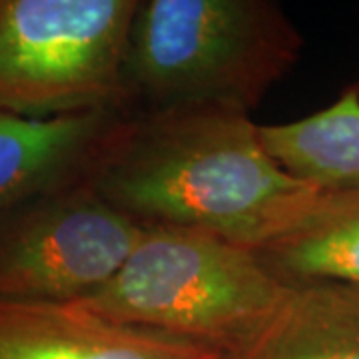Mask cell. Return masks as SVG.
Masks as SVG:
<instances>
[{
	"mask_svg": "<svg viewBox=\"0 0 359 359\" xmlns=\"http://www.w3.org/2000/svg\"><path fill=\"white\" fill-rule=\"evenodd\" d=\"M142 226H180L257 250L320 190L269 154L252 116L168 110L128 116L86 178Z\"/></svg>",
	"mask_w": 359,
	"mask_h": 359,
	"instance_id": "1",
	"label": "cell"
},
{
	"mask_svg": "<svg viewBox=\"0 0 359 359\" xmlns=\"http://www.w3.org/2000/svg\"><path fill=\"white\" fill-rule=\"evenodd\" d=\"M302 50V32L271 0H144L126 54L130 108L252 116Z\"/></svg>",
	"mask_w": 359,
	"mask_h": 359,
	"instance_id": "2",
	"label": "cell"
},
{
	"mask_svg": "<svg viewBox=\"0 0 359 359\" xmlns=\"http://www.w3.org/2000/svg\"><path fill=\"white\" fill-rule=\"evenodd\" d=\"M290 290L254 250L208 231L158 224L144 226L114 278L74 306L233 359L268 330Z\"/></svg>",
	"mask_w": 359,
	"mask_h": 359,
	"instance_id": "3",
	"label": "cell"
},
{
	"mask_svg": "<svg viewBox=\"0 0 359 359\" xmlns=\"http://www.w3.org/2000/svg\"><path fill=\"white\" fill-rule=\"evenodd\" d=\"M140 0H0V112H128L126 54Z\"/></svg>",
	"mask_w": 359,
	"mask_h": 359,
	"instance_id": "4",
	"label": "cell"
},
{
	"mask_svg": "<svg viewBox=\"0 0 359 359\" xmlns=\"http://www.w3.org/2000/svg\"><path fill=\"white\" fill-rule=\"evenodd\" d=\"M142 231L86 178L34 196L0 214V299H86L118 273Z\"/></svg>",
	"mask_w": 359,
	"mask_h": 359,
	"instance_id": "5",
	"label": "cell"
},
{
	"mask_svg": "<svg viewBox=\"0 0 359 359\" xmlns=\"http://www.w3.org/2000/svg\"><path fill=\"white\" fill-rule=\"evenodd\" d=\"M0 359H231L214 347L102 320L74 304L0 299Z\"/></svg>",
	"mask_w": 359,
	"mask_h": 359,
	"instance_id": "6",
	"label": "cell"
},
{
	"mask_svg": "<svg viewBox=\"0 0 359 359\" xmlns=\"http://www.w3.org/2000/svg\"><path fill=\"white\" fill-rule=\"evenodd\" d=\"M128 112L22 118L0 112V214L88 178Z\"/></svg>",
	"mask_w": 359,
	"mask_h": 359,
	"instance_id": "7",
	"label": "cell"
},
{
	"mask_svg": "<svg viewBox=\"0 0 359 359\" xmlns=\"http://www.w3.org/2000/svg\"><path fill=\"white\" fill-rule=\"evenodd\" d=\"M283 283L359 290V192H320L294 224L254 250Z\"/></svg>",
	"mask_w": 359,
	"mask_h": 359,
	"instance_id": "8",
	"label": "cell"
},
{
	"mask_svg": "<svg viewBox=\"0 0 359 359\" xmlns=\"http://www.w3.org/2000/svg\"><path fill=\"white\" fill-rule=\"evenodd\" d=\"M278 164L320 192H359V84L313 114L259 126Z\"/></svg>",
	"mask_w": 359,
	"mask_h": 359,
	"instance_id": "9",
	"label": "cell"
},
{
	"mask_svg": "<svg viewBox=\"0 0 359 359\" xmlns=\"http://www.w3.org/2000/svg\"><path fill=\"white\" fill-rule=\"evenodd\" d=\"M233 359H359V290L292 285L268 330Z\"/></svg>",
	"mask_w": 359,
	"mask_h": 359,
	"instance_id": "10",
	"label": "cell"
}]
</instances>
